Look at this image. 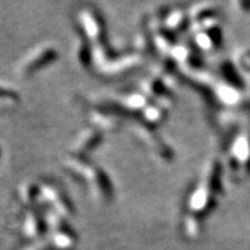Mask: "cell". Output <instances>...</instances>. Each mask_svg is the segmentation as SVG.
Here are the masks:
<instances>
[{
	"label": "cell",
	"mask_w": 250,
	"mask_h": 250,
	"mask_svg": "<svg viewBox=\"0 0 250 250\" xmlns=\"http://www.w3.org/2000/svg\"><path fill=\"white\" fill-rule=\"evenodd\" d=\"M101 135L97 132H86V134H83L81 138L77 141V145L74 147L77 152H84L88 149L95 148L96 146L99 145Z\"/></svg>",
	"instance_id": "7a4b0ae2"
},
{
	"label": "cell",
	"mask_w": 250,
	"mask_h": 250,
	"mask_svg": "<svg viewBox=\"0 0 250 250\" xmlns=\"http://www.w3.org/2000/svg\"><path fill=\"white\" fill-rule=\"evenodd\" d=\"M89 18H91V21H92V24L95 23V21H97V17H96L93 13L89 14ZM88 24H89V22H88V21H86V23H84V26H87V27H86V30H87L86 32L88 33L89 36L93 37V36H95V31H89V26H88Z\"/></svg>",
	"instance_id": "5b68a950"
},
{
	"label": "cell",
	"mask_w": 250,
	"mask_h": 250,
	"mask_svg": "<svg viewBox=\"0 0 250 250\" xmlns=\"http://www.w3.org/2000/svg\"><path fill=\"white\" fill-rule=\"evenodd\" d=\"M23 194H22V199L26 202H32L36 198L37 193L35 190V185H28V187L23 188Z\"/></svg>",
	"instance_id": "277c9868"
},
{
	"label": "cell",
	"mask_w": 250,
	"mask_h": 250,
	"mask_svg": "<svg viewBox=\"0 0 250 250\" xmlns=\"http://www.w3.org/2000/svg\"><path fill=\"white\" fill-rule=\"evenodd\" d=\"M55 55V51H54L51 47H45V49H41L39 53H36L32 58H28V60L26 62V64L23 65L22 70H23L24 74H31L35 70H37L39 68L43 66L45 64L49 62V60H51Z\"/></svg>",
	"instance_id": "6da1fadb"
},
{
	"label": "cell",
	"mask_w": 250,
	"mask_h": 250,
	"mask_svg": "<svg viewBox=\"0 0 250 250\" xmlns=\"http://www.w3.org/2000/svg\"><path fill=\"white\" fill-rule=\"evenodd\" d=\"M41 221L37 217L36 214H32L28 217V220L26 221V226H24V230H26L27 236H37V235L41 232Z\"/></svg>",
	"instance_id": "3957f363"
}]
</instances>
